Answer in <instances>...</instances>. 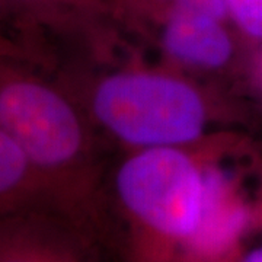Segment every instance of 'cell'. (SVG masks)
<instances>
[{
  "label": "cell",
  "instance_id": "3957f363",
  "mask_svg": "<svg viewBox=\"0 0 262 262\" xmlns=\"http://www.w3.org/2000/svg\"><path fill=\"white\" fill-rule=\"evenodd\" d=\"M0 125L32 166L56 169L75 158L82 131L72 106L48 86L28 79L0 83Z\"/></svg>",
  "mask_w": 262,
  "mask_h": 262
},
{
  "label": "cell",
  "instance_id": "5b68a950",
  "mask_svg": "<svg viewBox=\"0 0 262 262\" xmlns=\"http://www.w3.org/2000/svg\"><path fill=\"white\" fill-rule=\"evenodd\" d=\"M206 201L200 226L187 244L194 252L217 256L230 248L248 223L242 204L230 198L225 178L217 172L204 175Z\"/></svg>",
  "mask_w": 262,
  "mask_h": 262
},
{
  "label": "cell",
  "instance_id": "277c9868",
  "mask_svg": "<svg viewBox=\"0 0 262 262\" xmlns=\"http://www.w3.org/2000/svg\"><path fill=\"white\" fill-rule=\"evenodd\" d=\"M0 262H82L51 222L31 214H0Z\"/></svg>",
  "mask_w": 262,
  "mask_h": 262
},
{
  "label": "cell",
  "instance_id": "6da1fadb",
  "mask_svg": "<svg viewBox=\"0 0 262 262\" xmlns=\"http://www.w3.org/2000/svg\"><path fill=\"white\" fill-rule=\"evenodd\" d=\"M95 111L121 139L149 146L192 140L204 122L200 96L182 82L160 76L108 79L96 92Z\"/></svg>",
  "mask_w": 262,
  "mask_h": 262
},
{
  "label": "cell",
  "instance_id": "52a82bcc",
  "mask_svg": "<svg viewBox=\"0 0 262 262\" xmlns=\"http://www.w3.org/2000/svg\"><path fill=\"white\" fill-rule=\"evenodd\" d=\"M31 166L27 153L0 125V214L15 213L29 185Z\"/></svg>",
  "mask_w": 262,
  "mask_h": 262
},
{
  "label": "cell",
  "instance_id": "8992f818",
  "mask_svg": "<svg viewBox=\"0 0 262 262\" xmlns=\"http://www.w3.org/2000/svg\"><path fill=\"white\" fill-rule=\"evenodd\" d=\"M219 20L175 12L165 31V46L170 54L192 64L217 67L232 53L230 41Z\"/></svg>",
  "mask_w": 262,
  "mask_h": 262
},
{
  "label": "cell",
  "instance_id": "7a4b0ae2",
  "mask_svg": "<svg viewBox=\"0 0 262 262\" xmlns=\"http://www.w3.org/2000/svg\"><path fill=\"white\" fill-rule=\"evenodd\" d=\"M117 188L131 215L153 233L187 244L200 226L204 177L179 151L155 149L133 158L120 170Z\"/></svg>",
  "mask_w": 262,
  "mask_h": 262
},
{
  "label": "cell",
  "instance_id": "30bf717a",
  "mask_svg": "<svg viewBox=\"0 0 262 262\" xmlns=\"http://www.w3.org/2000/svg\"><path fill=\"white\" fill-rule=\"evenodd\" d=\"M241 262H262V245L259 248H255L251 252H248Z\"/></svg>",
  "mask_w": 262,
  "mask_h": 262
},
{
  "label": "cell",
  "instance_id": "ba28073f",
  "mask_svg": "<svg viewBox=\"0 0 262 262\" xmlns=\"http://www.w3.org/2000/svg\"><path fill=\"white\" fill-rule=\"evenodd\" d=\"M242 28L253 37L262 38V0H225Z\"/></svg>",
  "mask_w": 262,
  "mask_h": 262
},
{
  "label": "cell",
  "instance_id": "9c48e42d",
  "mask_svg": "<svg viewBox=\"0 0 262 262\" xmlns=\"http://www.w3.org/2000/svg\"><path fill=\"white\" fill-rule=\"evenodd\" d=\"M226 8L227 6L225 0H177L175 12L200 15L220 20L225 16Z\"/></svg>",
  "mask_w": 262,
  "mask_h": 262
}]
</instances>
